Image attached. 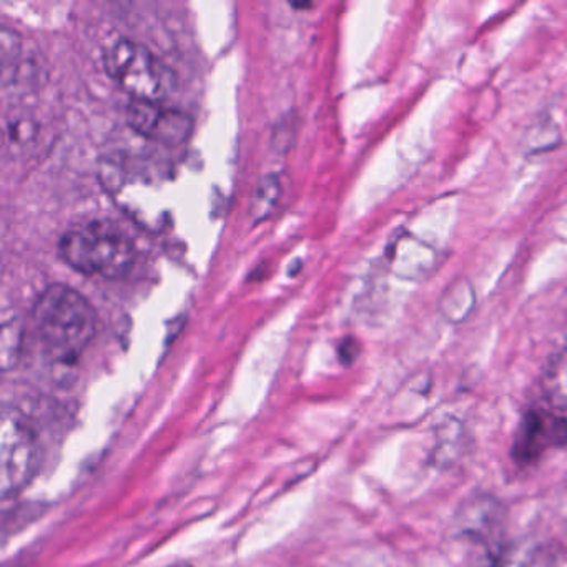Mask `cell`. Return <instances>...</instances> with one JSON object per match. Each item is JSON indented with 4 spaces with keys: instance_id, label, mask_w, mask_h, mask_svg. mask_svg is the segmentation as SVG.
<instances>
[{
    "instance_id": "6da1fadb",
    "label": "cell",
    "mask_w": 567,
    "mask_h": 567,
    "mask_svg": "<svg viewBox=\"0 0 567 567\" xmlns=\"http://www.w3.org/2000/svg\"><path fill=\"white\" fill-rule=\"evenodd\" d=\"M45 357L54 363H75L95 333V311L84 295L68 285L42 291L32 311Z\"/></svg>"
},
{
    "instance_id": "30bf717a",
    "label": "cell",
    "mask_w": 567,
    "mask_h": 567,
    "mask_svg": "<svg viewBox=\"0 0 567 567\" xmlns=\"http://www.w3.org/2000/svg\"><path fill=\"white\" fill-rule=\"evenodd\" d=\"M280 195L281 185L280 182H278V177H275V175L265 177L264 181L257 185V190H255L254 198H251V215H254L257 220H261V218L270 215Z\"/></svg>"
},
{
    "instance_id": "7a4b0ae2",
    "label": "cell",
    "mask_w": 567,
    "mask_h": 567,
    "mask_svg": "<svg viewBox=\"0 0 567 567\" xmlns=\"http://www.w3.org/2000/svg\"><path fill=\"white\" fill-rule=\"evenodd\" d=\"M59 251L74 270L111 280L124 277L135 260L134 241L111 220L89 221L65 231Z\"/></svg>"
},
{
    "instance_id": "9c48e42d",
    "label": "cell",
    "mask_w": 567,
    "mask_h": 567,
    "mask_svg": "<svg viewBox=\"0 0 567 567\" xmlns=\"http://www.w3.org/2000/svg\"><path fill=\"white\" fill-rule=\"evenodd\" d=\"M497 567H549L546 553L533 544H517L504 550Z\"/></svg>"
},
{
    "instance_id": "5b68a950",
    "label": "cell",
    "mask_w": 567,
    "mask_h": 567,
    "mask_svg": "<svg viewBox=\"0 0 567 567\" xmlns=\"http://www.w3.org/2000/svg\"><path fill=\"white\" fill-rule=\"evenodd\" d=\"M125 115L137 134L168 147L184 144L194 128V122L185 112L164 107L161 102L132 101Z\"/></svg>"
},
{
    "instance_id": "ba28073f",
    "label": "cell",
    "mask_w": 567,
    "mask_h": 567,
    "mask_svg": "<svg viewBox=\"0 0 567 567\" xmlns=\"http://www.w3.org/2000/svg\"><path fill=\"white\" fill-rule=\"evenodd\" d=\"M0 52H2L0 54V59H2V81H4V85H8L9 82H14L22 52L21 38L11 29L2 28V31H0Z\"/></svg>"
},
{
    "instance_id": "8fae6325",
    "label": "cell",
    "mask_w": 567,
    "mask_h": 567,
    "mask_svg": "<svg viewBox=\"0 0 567 567\" xmlns=\"http://www.w3.org/2000/svg\"><path fill=\"white\" fill-rule=\"evenodd\" d=\"M340 354H341V360H343L344 363H351V361H353L358 354L357 341L351 340V338H350V340L344 341V343L341 344Z\"/></svg>"
},
{
    "instance_id": "7c38bea8",
    "label": "cell",
    "mask_w": 567,
    "mask_h": 567,
    "mask_svg": "<svg viewBox=\"0 0 567 567\" xmlns=\"http://www.w3.org/2000/svg\"><path fill=\"white\" fill-rule=\"evenodd\" d=\"M171 567H192V566H188V564H175V566H171Z\"/></svg>"
},
{
    "instance_id": "277c9868",
    "label": "cell",
    "mask_w": 567,
    "mask_h": 567,
    "mask_svg": "<svg viewBox=\"0 0 567 567\" xmlns=\"http://www.w3.org/2000/svg\"><path fill=\"white\" fill-rule=\"evenodd\" d=\"M39 441L19 411L4 410L0 417V496L21 493L38 470Z\"/></svg>"
},
{
    "instance_id": "8992f818",
    "label": "cell",
    "mask_w": 567,
    "mask_h": 567,
    "mask_svg": "<svg viewBox=\"0 0 567 567\" xmlns=\"http://www.w3.org/2000/svg\"><path fill=\"white\" fill-rule=\"evenodd\" d=\"M540 390L553 410H567V348L554 354L544 368Z\"/></svg>"
},
{
    "instance_id": "3957f363",
    "label": "cell",
    "mask_w": 567,
    "mask_h": 567,
    "mask_svg": "<svg viewBox=\"0 0 567 567\" xmlns=\"http://www.w3.org/2000/svg\"><path fill=\"white\" fill-rule=\"evenodd\" d=\"M109 75L132 95V101L161 102L175 87V75L151 49L118 39L105 52Z\"/></svg>"
},
{
    "instance_id": "52a82bcc",
    "label": "cell",
    "mask_w": 567,
    "mask_h": 567,
    "mask_svg": "<svg viewBox=\"0 0 567 567\" xmlns=\"http://www.w3.org/2000/svg\"><path fill=\"white\" fill-rule=\"evenodd\" d=\"M473 307L474 291L471 285L464 280L454 281L444 290L443 298H441V311L444 317L453 321L463 320Z\"/></svg>"
}]
</instances>
